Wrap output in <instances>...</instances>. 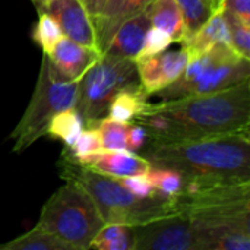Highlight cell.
Wrapping results in <instances>:
<instances>
[{"instance_id":"cell-28","label":"cell","mask_w":250,"mask_h":250,"mask_svg":"<svg viewBox=\"0 0 250 250\" xmlns=\"http://www.w3.org/2000/svg\"><path fill=\"white\" fill-rule=\"evenodd\" d=\"M173 42V38L170 37V34H167L166 31L151 26L148 29V32L145 34L141 51L138 54L136 59H142V57H149V56H155L160 54L163 51H166L170 44ZM135 59V60H136Z\"/></svg>"},{"instance_id":"cell-27","label":"cell","mask_w":250,"mask_h":250,"mask_svg":"<svg viewBox=\"0 0 250 250\" xmlns=\"http://www.w3.org/2000/svg\"><path fill=\"white\" fill-rule=\"evenodd\" d=\"M223 12L230 25L231 42L234 51L246 59H250V25L242 22L239 18H236L233 13H230L226 9H223Z\"/></svg>"},{"instance_id":"cell-33","label":"cell","mask_w":250,"mask_h":250,"mask_svg":"<svg viewBox=\"0 0 250 250\" xmlns=\"http://www.w3.org/2000/svg\"><path fill=\"white\" fill-rule=\"evenodd\" d=\"M34 3H38V1H41V0H32Z\"/></svg>"},{"instance_id":"cell-10","label":"cell","mask_w":250,"mask_h":250,"mask_svg":"<svg viewBox=\"0 0 250 250\" xmlns=\"http://www.w3.org/2000/svg\"><path fill=\"white\" fill-rule=\"evenodd\" d=\"M35 6L59 23L64 37L100 51L91 15L81 0H41Z\"/></svg>"},{"instance_id":"cell-14","label":"cell","mask_w":250,"mask_h":250,"mask_svg":"<svg viewBox=\"0 0 250 250\" xmlns=\"http://www.w3.org/2000/svg\"><path fill=\"white\" fill-rule=\"evenodd\" d=\"M85 166L98 173L116 179L135 176V174H146L152 168V164L144 155H138L129 149H119V151L103 149L97 155H94L92 160Z\"/></svg>"},{"instance_id":"cell-25","label":"cell","mask_w":250,"mask_h":250,"mask_svg":"<svg viewBox=\"0 0 250 250\" xmlns=\"http://www.w3.org/2000/svg\"><path fill=\"white\" fill-rule=\"evenodd\" d=\"M154 192L157 195L166 196V198H174L177 196L185 185V177L171 168H163V167H152L146 173Z\"/></svg>"},{"instance_id":"cell-29","label":"cell","mask_w":250,"mask_h":250,"mask_svg":"<svg viewBox=\"0 0 250 250\" xmlns=\"http://www.w3.org/2000/svg\"><path fill=\"white\" fill-rule=\"evenodd\" d=\"M119 182L135 196L138 198H151L155 195L154 188L146 174H135L119 179Z\"/></svg>"},{"instance_id":"cell-6","label":"cell","mask_w":250,"mask_h":250,"mask_svg":"<svg viewBox=\"0 0 250 250\" xmlns=\"http://www.w3.org/2000/svg\"><path fill=\"white\" fill-rule=\"evenodd\" d=\"M78 82L64 79L51 64L48 56L42 54L41 69L32 98L15 127L13 152H22L37 139L47 133L51 117L63 110L75 108L78 98Z\"/></svg>"},{"instance_id":"cell-13","label":"cell","mask_w":250,"mask_h":250,"mask_svg":"<svg viewBox=\"0 0 250 250\" xmlns=\"http://www.w3.org/2000/svg\"><path fill=\"white\" fill-rule=\"evenodd\" d=\"M101 53L91 47L63 37L48 54L54 69L67 81H79L82 75L98 60Z\"/></svg>"},{"instance_id":"cell-16","label":"cell","mask_w":250,"mask_h":250,"mask_svg":"<svg viewBox=\"0 0 250 250\" xmlns=\"http://www.w3.org/2000/svg\"><path fill=\"white\" fill-rule=\"evenodd\" d=\"M217 44H226L233 48L230 25L223 10L215 12L188 41H185L183 48H186L190 57L204 53Z\"/></svg>"},{"instance_id":"cell-32","label":"cell","mask_w":250,"mask_h":250,"mask_svg":"<svg viewBox=\"0 0 250 250\" xmlns=\"http://www.w3.org/2000/svg\"><path fill=\"white\" fill-rule=\"evenodd\" d=\"M81 1H82L83 6L86 7L88 13L91 15V19H92V16L97 15V12L101 9V6H103V3H104V0H81Z\"/></svg>"},{"instance_id":"cell-7","label":"cell","mask_w":250,"mask_h":250,"mask_svg":"<svg viewBox=\"0 0 250 250\" xmlns=\"http://www.w3.org/2000/svg\"><path fill=\"white\" fill-rule=\"evenodd\" d=\"M199 250H250V198L224 199L183 211Z\"/></svg>"},{"instance_id":"cell-19","label":"cell","mask_w":250,"mask_h":250,"mask_svg":"<svg viewBox=\"0 0 250 250\" xmlns=\"http://www.w3.org/2000/svg\"><path fill=\"white\" fill-rule=\"evenodd\" d=\"M136 236L130 224L108 223L91 242L89 248L98 250H135Z\"/></svg>"},{"instance_id":"cell-8","label":"cell","mask_w":250,"mask_h":250,"mask_svg":"<svg viewBox=\"0 0 250 250\" xmlns=\"http://www.w3.org/2000/svg\"><path fill=\"white\" fill-rule=\"evenodd\" d=\"M135 60L103 53L78 82L75 108L88 127L107 114L111 100L123 89L139 86Z\"/></svg>"},{"instance_id":"cell-11","label":"cell","mask_w":250,"mask_h":250,"mask_svg":"<svg viewBox=\"0 0 250 250\" xmlns=\"http://www.w3.org/2000/svg\"><path fill=\"white\" fill-rule=\"evenodd\" d=\"M189 60L186 48L179 51H163L155 56L136 59V70L142 89L151 97L177 81Z\"/></svg>"},{"instance_id":"cell-22","label":"cell","mask_w":250,"mask_h":250,"mask_svg":"<svg viewBox=\"0 0 250 250\" xmlns=\"http://www.w3.org/2000/svg\"><path fill=\"white\" fill-rule=\"evenodd\" d=\"M0 249L7 250H75L70 245L59 240L37 226L18 239L0 245Z\"/></svg>"},{"instance_id":"cell-15","label":"cell","mask_w":250,"mask_h":250,"mask_svg":"<svg viewBox=\"0 0 250 250\" xmlns=\"http://www.w3.org/2000/svg\"><path fill=\"white\" fill-rule=\"evenodd\" d=\"M151 26H152L151 18L146 7L145 10H142L141 13H138L136 16L127 19L125 23L120 25V28L114 32L104 53L135 60L141 51L145 34Z\"/></svg>"},{"instance_id":"cell-9","label":"cell","mask_w":250,"mask_h":250,"mask_svg":"<svg viewBox=\"0 0 250 250\" xmlns=\"http://www.w3.org/2000/svg\"><path fill=\"white\" fill-rule=\"evenodd\" d=\"M133 229L135 250H199L193 226L185 212L155 218Z\"/></svg>"},{"instance_id":"cell-3","label":"cell","mask_w":250,"mask_h":250,"mask_svg":"<svg viewBox=\"0 0 250 250\" xmlns=\"http://www.w3.org/2000/svg\"><path fill=\"white\" fill-rule=\"evenodd\" d=\"M59 170L64 180L75 182L88 192L105 224L120 223L138 226L177 212L173 198L157 193L151 198H138L119 179L98 173L64 157L59 161Z\"/></svg>"},{"instance_id":"cell-20","label":"cell","mask_w":250,"mask_h":250,"mask_svg":"<svg viewBox=\"0 0 250 250\" xmlns=\"http://www.w3.org/2000/svg\"><path fill=\"white\" fill-rule=\"evenodd\" d=\"M177 3L182 9L186 26L185 41H188L215 12L224 9V0H177Z\"/></svg>"},{"instance_id":"cell-17","label":"cell","mask_w":250,"mask_h":250,"mask_svg":"<svg viewBox=\"0 0 250 250\" xmlns=\"http://www.w3.org/2000/svg\"><path fill=\"white\" fill-rule=\"evenodd\" d=\"M151 25L170 34L173 41L183 42L186 40V26L182 9L177 0H154L148 6Z\"/></svg>"},{"instance_id":"cell-2","label":"cell","mask_w":250,"mask_h":250,"mask_svg":"<svg viewBox=\"0 0 250 250\" xmlns=\"http://www.w3.org/2000/svg\"><path fill=\"white\" fill-rule=\"evenodd\" d=\"M250 132L180 142H151L144 157L152 167L171 168L185 179L249 182Z\"/></svg>"},{"instance_id":"cell-5","label":"cell","mask_w":250,"mask_h":250,"mask_svg":"<svg viewBox=\"0 0 250 250\" xmlns=\"http://www.w3.org/2000/svg\"><path fill=\"white\" fill-rule=\"evenodd\" d=\"M250 76V59L226 44L190 56L185 72L171 85L157 92L163 100L215 92L233 86Z\"/></svg>"},{"instance_id":"cell-18","label":"cell","mask_w":250,"mask_h":250,"mask_svg":"<svg viewBox=\"0 0 250 250\" xmlns=\"http://www.w3.org/2000/svg\"><path fill=\"white\" fill-rule=\"evenodd\" d=\"M149 95L142 89V86H133L120 91L110 103L107 108V117L123 122L133 123V120L146 108Z\"/></svg>"},{"instance_id":"cell-12","label":"cell","mask_w":250,"mask_h":250,"mask_svg":"<svg viewBox=\"0 0 250 250\" xmlns=\"http://www.w3.org/2000/svg\"><path fill=\"white\" fill-rule=\"evenodd\" d=\"M152 1L154 0H104L101 9L92 16L97 44L101 54L107 50L120 25L145 10Z\"/></svg>"},{"instance_id":"cell-4","label":"cell","mask_w":250,"mask_h":250,"mask_svg":"<svg viewBox=\"0 0 250 250\" xmlns=\"http://www.w3.org/2000/svg\"><path fill=\"white\" fill-rule=\"evenodd\" d=\"M104 226L88 192L69 180L44 204L37 224L38 229L73 249H89L91 242Z\"/></svg>"},{"instance_id":"cell-26","label":"cell","mask_w":250,"mask_h":250,"mask_svg":"<svg viewBox=\"0 0 250 250\" xmlns=\"http://www.w3.org/2000/svg\"><path fill=\"white\" fill-rule=\"evenodd\" d=\"M63 32L59 26V23L47 13L38 12V21L32 29V40L35 44L42 50L45 56H48L54 45L63 38Z\"/></svg>"},{"instance_id":"cell-1","label":"cell","mask_w":250,"mask_h":250,"mask_svg":"<svg viewBox=\"0 0 250 250\" xmlns=\"http://www.w3.org/2000/svg\"><path fill=\"white\" fill-rule=\"evenodd\" d=\"M151 142H180L250 132V79L201 95L148 104L133 120Z\"/></svg>"},{"instance_id":"cell-31","label":"cell","mask_w":250,"mask_h":250,"mask_svg":"<svg viewBox=\"0 0 250 250\" xmlns=\"http://www.w3.org/2000/svg\"><path fill=\"white\" fill-rule=\"evenodd\" d=\"M146 139V132L145 129L138 125V123H130L129 130H127V149L129 151H138L144 146Z\"/></svg>"},{"instance_id":"cell-24","label":"cell","mask_w":250,"mask_h":250,"mask_svg":"<svg viewBox=\"0 0 250 250\" xmlns=\"http://www.w3.org/2000/svg\"><path fill=\"white\" fill-rule=\"evenodd\" d=\"M130 123H123L113 120L110 117H103L95 123V129L100 135L103 149L119 151L127 149V130Z\"/></svg>"},{"instance_id":"cell-30","label":"cell","mask_w":250,"mask_h":250,"mask_svg":"<svg viewBox=\"0 0 250 250\" xmlns=\"http://www.w3.org/2000/svg\"><path fill=\"white\" fill-rule=\"evenodd\" d=\"M224 9L250 25V0H224Z\"/></svg>"},{"instance_id":"cell-21","label":"cell","mask_w":250,"mask_h":250,"mask_svg":"<svg viewBox=\"0 0 250 250\" xmlns=\"http://www.w3.org/2000/svg\"><path fill=\"white\" fill-rule=\"evenodd\" d=\"M83 130V120L76 108H67L56 113L47 127L48 136L62 141L66 146L75 144Z\"/></svg>"},{"instance_id":"cell-23","label":"cell","mask_w":250,"mask_h":250,"mask_svg":"<svg viewBox=\"0 0 250 250\" xmlns=\"http://www.w3.org/2000/svg\"><path fill=\"white\" fill-rule=\"evenodd\" d=\"M100 151H103V145H101V139H100L97 129L95 127H86L85 130H82V133L75 141V144L67 146L62 152V157L85 166Z\"/></svg>"}]
</instances>
